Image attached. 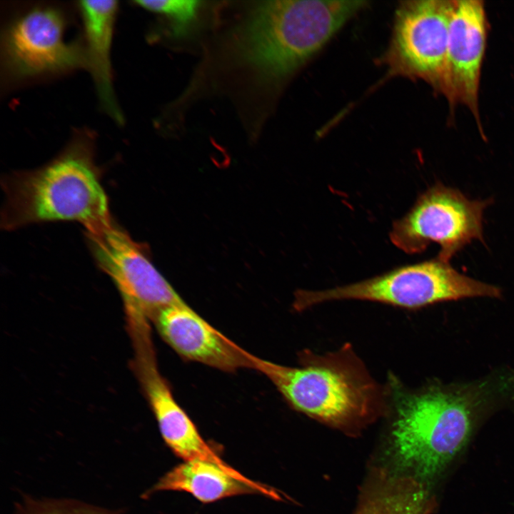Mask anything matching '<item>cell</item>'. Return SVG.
<instances>
[{"label":"cell","mask_w":514,"mask_h":514,"mask_svg":"<svg viewBox=\"0 0 514 514\" xmlns=\"http://www.w3.org/2000/svg\"><path fill=\"white\" fill-rule=\"evenodd\" d=\"M434 507V500L423 485L410 480L377 495L360 514H430Z\"/></svg>","instance_id":"15"},{"label":"cell","mask_w":514,"mask_h":514,"mask_svg":"<svg viewBox=\"0 0 514 514\" xmlns=\"http://www.w3.org/2000/svg\"><path fill=\"white\" fill-rule=\"evenodd\" d=\"M367 5L355 0L261 2L241 31L242 58L263 78L281 81L315 56Z\"/></svg>","instance_id":"3"},{"label":"cell","mask_w":514,"mask_h":514,"mask_svg":"<svg viewBox=\"0 0 514 514\" xmlns=\"http://www.w3.org/2000/svg\"><path fill=\"white\" fill-rule=\"evenodd\" d=\"M341 355L316 357L299 367L280 365L253 355V369L274 385L295 410L336 425L366 418L379 405L376 384Z\"/></svg>","instance_id":"4"},{"label":"cell","mask_w":514,"mask_h":514,"mask_svg":"<svg viewBox=\"0 0 514 514\" xmlns=\"http://www.w3.org/2000/svg\"><path fill=\"white\" fill-rule=\"evenodd\" d=\"M501 289L458 272L436 257L393 269L375 277L325 291H302L296 307L304 309L338 300H360L405 308L470 298H499Z\"/></svg>","instance_id":"5"},{"label":"cell","mask_w":514,"mask_h":514,"mask_svg":"<svg viewBox=\"0 0 514 514\" xmlns=\"http://www.w3.org/2000/svg\"><path fill=\"white\" fill-rule=\"evenodd\" d=\"M85 230L96 262L120 293L126 318L151 322L161 310L184 302L153 266L143 246L111 217Z\"/></svg>","instance_id":"8"},{"label":"cell","mask_w":514,"mask_h":514,"mask_svg":"<svg viewBox=\"0 0 514 514\" xmlns=\"http://www.w3.org/2000/svg\"><path fill=\"white\" fill-rule=\"evenodd\" d=\"M492 201L470 199L457 188L437 183L393 223L390 241L410 254L423 252L435 243L440 247L437 257L450 262L473 241H483V213Z\"/></svg>","instance_id":"6"},{"label":"cell","mask_w":514,"mask_h":514,"mask_svg":"<svg viewBox=\"0 0 514 514\" xmlns=\"http://www.w3.org/2000/svg\"><path fill=\"white\" fill-rule=\"evenodd\" d=\"M133 347V371L167 445L184 461L208 458L211 448L178 403L169 384L161 374L152 341L139 342Z\"/></svg>","instance_id":"12"},{"label":"cell","mask_w":514,"mask_h":514,"mask_svg":"<svg viewBox=\"0 0 514 514\" xmlns=\"http://www.w3.org/2000/svg\"><path fill=\"white\" fill-rule=\"evenodd\" d=\"M151 322L166 343L186 360L227 372L253 369L252 354L226 337L185 302L165 308Z\"/></svg>","instance_id":"11"},{"label":"cell","mask_w":514,"mask_h":514,"mask_svg":"<svg viewBox=\"0 0 514 514\" xmlns=\"http://www.w3.org/2000/svg\"><path fill=\"white\" fill-rule=\"evenodd\" d=\"M158 490L186 491L203 503L241 494H263L221 466L202 460L184 461L173 468L151 489L152 492Z\"/></svg>","instance_id":"14"},{"label":"cell","mask_w":514,"mask_h":514,"mask_svg":"<svg viewBox=\"0 0 514 514\" xmlns=\"http://www.w3.org/2000/svg\"><path fill=\"white\" fill-rule=\"evenodd\" d=\"M66 26L63 12L51 6L31 8L14 19L2 39L6 73L26 79L85 68L84 44L67 42Z\"/></svg>","instance_id":"9"},{"label":"cell","mask_w":514,"mask_h":514,"mask_svg":"<svg viewBox=\"0 0 514 514\" xmlns=\"http://www.w3.org/2000/svg\"><path fill=\"white\" fill-rule=\"evenodd\" d=\"M393 400L396 457L418 476L428 478L463 450L485 418L514 405V371L500 369L473 381L398 390L393 391Z\"/></svg>","instance_id":"1"},{"label":"cell","mask_w":514,"mask_h":514,"mask_svg":"<svg viewBox=\"0 0 514 514\" xmlns=\"http://www.w3.org/2000/svg\"><path fill=\"white\" fill-rule=\"evenodd\" d=\"M455 0L403 1L395 11L393 31L380 63L386 79L421 80L441 94L449 27Z\"/></svg>","instance_id":"7"},{"label":"cell","mask_w":514,"mask_h":514,"mask_svg":"<svg viewBox=\"0 0 514 514\" xmlns=\"http://www.w3.org/2000/svg\"><path fill=\"white\" fill-rule=\"evenodd\" d=\"M1 228L76 221L84 228L110 218L91 136L79 133L54 159L34 170L3 177Z\"/></svg>","instance_id":"2"},{"label":"cell","mask_w":514,"mask_h":514,"mask_svg":"<svg viewBox=\"0 0 514 514\" xmlns=\"http://www.w3.org/2000/svg\"><path fill=\"white\" fill-rule=\"evenodd\" d=\"M489 29L483 1L455 0L441 92L450 115L459 104L469 109L484 139L479 91Z\"/></svg>","instance_id":"10"},{"label":"cell","mask_w":514,"mask_h":514,"mask_svg":"<svg viewBox=\"0 0 514 514\" xmlns=\"http://www.w3.org/2000/svg\"><path fill=\"white\" fill-rule=\"evenodd\" d=\"M135 4L147 11L169 19L176 33L183 31L196 17L201 2L193 0L135 1Z\"/></svg>","instance_id":"16"},{"label":"cell","mask_w":514,"mask_h":514,"mask_svg":"<svg viewBox=\"0 0 514 514\" xmlns=\"http://www.w3.org/2000/svg\"><path fill=\"white\" fill-rule=\"evenodd\" d=\"M18 514H115L114 512L71 501H33L26 503Z\"/></svg>","instance_id":"17"},{"label":"cell","mask_w":514,"mask_h":514,"mask_svg":"<svg viewBox=\"0 0 514 514\" xmlns=\"http://www.w3.org/2000/svg\"><path fill=\"white\" fill-rule=\"evenodd\" d=\"M78 9L84 26L85 68L91 75L104 110L121 124L124 118L114 95L111 61L118 2L81 1Z\"/></svg>","instance_id":"13"}]
</instances>
